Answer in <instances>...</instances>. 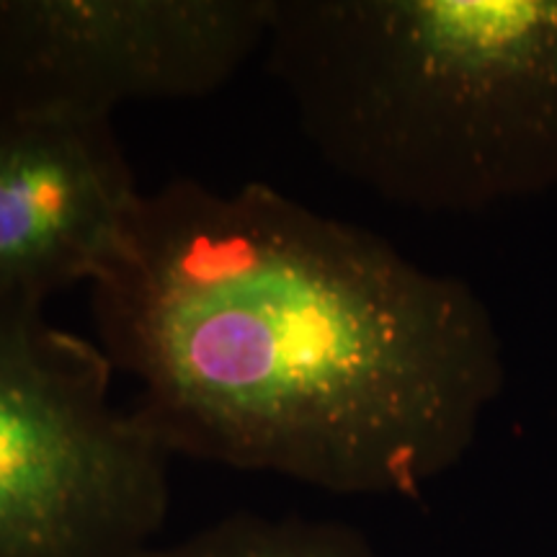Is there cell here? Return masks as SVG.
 Instances as JSON below:
<instances>
[{
	"instance_id": "obj_6",
	"label": "cell",
	"mask_w": 557,
	"mask_h": 557,
	"mask_svg": "<svg viewBox=\"0 0 557 557\" xmlns=\"http://www.w3.org/2000/svg\"><path fill=\"white\" fill-rule=\"evenodd\" d=\"M143 557H382L357 529L338 521L233 513Z\"/></svg>"
},
{
	"instance_id": "obj_4",
	"label": "cell",
	"mask_w": 557,
	"mask_h": 557,
	"mask_svg": "<svg viewBox=\"0 0 557 557\" xmlns=\"http://www.w3.org/2000/svg\"><path fill=\"white\" fill-rule=\"evenodd\" d=\"M271 0H0V116L109 120L218 94L267 47Z\"/></svg>"
},
{
	"instance_id": "obj_1",
	"label": "cell",
	"mask_w": 557,
	"mask_h": 557,
	"mask_svg": "<svg viewBox=\"0 0 557 557\" xmlns=\"http://www.w3.org/2000/svg\"><path fill=\"white\" fill-rule=\"evenodd\" d=\"M90 315L171 457L341 496H418L506 385L498 325L465 278L259 181L139 194Z\"/></svg>"
},
{
	"instance_id": "obj_2",
	"label": "cell",
	"mask_w": 557,
	"mask_h": 557,
	"mask_svg": "<svg viewBox=\"0 0 557 557\" xmlns=\"http://www.w3.org/2000/svg\"><path fill=\"white\" fill-rule=\"evenodd\" d=\"M263 52L320 160L387 205L557 189V0H271Z\"/></svg>"
},
{
	"instance_id": "obj_3",
	"label": "cell",
	"mask_w": 557,
	"mask_h": 557,
	"mask_svg": "<svg viewBox=\"0 0 557 557\" xmlns=\"http://www.w3.org/2000/svg\"><path fill=\"white\" fill-rule=\"evenodd\" d=\"M99 344L0 287V557H143L169 513L171 455L111 400Z\"/></svg>"
},
{
	"instance_id": "obj_5",
	"label": "cell",
	"mask_w": 557,
	"mask_h": 557,
	"mask_svg": "<svg viewBox=\"0 0 557 557\" xmlns=\"http://www.w3.org/2000/svg\"><path fill=\"white\" fill-rule=\"evenodd\" d=\"M114 122L0 116V287L94 284L139 199Z\"/></svg>"
}]
</instances>
